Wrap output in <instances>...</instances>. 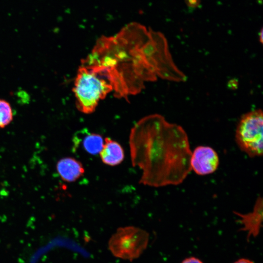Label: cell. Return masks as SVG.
<instances>
[{
    "instance_id": "1",
    "label": "cell",
    "mask_w": 263,
    "mask_h": 263,
    "mask_svg": "<svg viewBox=\"0 0 263 263\" xmlns=\"http://www.w3.org/2000/svg\"><path fill=\"white\" fill-rule=\"evenodd\" d=\"M81 65L105 77L115 96L126 99L140 92L145 81L187 78L173 61L164 35L137 23L99 38Z\"/></svg>"
},
{
    "instance_id": "2",
    "label": "cell",
    "mask_w": 263,
    "mask_h": 263,
    "mask_svg": "<svg viewBox=\"0 0 263 263\" xmlns=\"http://www.w3.org/2000/svg\"><path fill=\"white\" fill-rule=\"evenodd\" d=\"M132 164L142 171L140 183L151 187L177 185L191 170L187 133L159 114L138 122L130 138Z\"/></svg>"
},
{
    "instance_id": "3",
    "label": "cell",
    "mask_w": 263,
    "mask_h": 263,
    "mask_svg": "<svg viewBox=\"0 0 263 263\" xmlns=\"http://www.w3.org/2000/svg\"><path fill=\"white\" fill-rule=\"evenodd\" d=\"M73 91L77 109L83 113H90L113 89L105 77L81 65Z\"/></svg>"
},
{
    "instance_id": "4",
    "label": "cell",
    "mask_w": 263,
    "mask_h": 263,
    "mask_svg": "<svg viewBox=\"0 0 263 263\" xmlns=\"http://www.w3.org/2000/svg\"><path fill=\"white\" fill-rule=\"evenodd\" d=\"M263 115L261 110L250 111L240 118L235 132L239 148L251 157L263 152Z\"/></svg>"
},
{
    "instance_id": "5",
    "label": "cell",
    "mask_w": 263,
    "mask_h": 263,
    "mask_svg": "<svg viewBox=\"0 0 263 263\" xmlns=\"http://www.w3.org/2000/svg\"><path fill=\"white\" fill-rule=\"evenodd\" d=\"M149 234L140 228L129 226L119 228L109 241V248L116 257L132 261L146 249Z\"/></svg>"
},
{
    "instance_id": "6",
    "label": "cell",
    "mask_w": 263,
    "mask_h": 263,
    "mask_svg": "<svg viewBox=\"0 0 263 263\" xmlns=\"http://www.w3.org/2000/svg\"><path fill=\"white\" fill-rule=\"evenodd\" d=\"M191 170L199 175H206L214 172L219 165L217 152L209 146L197 147L190 157Z\"/></svg>"
},
{
    "instance_id": "7",
    "label": "cell",
    "mask_w": 263,
    "mask_h": 263,
    "mask_svg": "<svg viewBox=\"0 0 263 263\" xmlns=\"http://www.w3.org/2000/svg\"><path fill=\"white\" fill-rule=\"evenodd\" d=\"M234 213L239 218L243 226L241 230L247 232L248 239L250 236L256 237L259 234L263 219V202L261 196L257 199L252 212L246 214Z\"/></svg>"
},
{
    "instance_id": "8",
    "label": "cell",
    "mask_w": 263,
    "mask_h": 263,
    "mask_svg": "<svg viewBox=\"0 0 263 263\" xmlns=\"http://www.w3.org/2000/svg\"><path fill=\"white\" fill-rule=\"evenodd\" d=\"M56 169L61 179L68 183L76 181L85 172L81 163L70 157H64L59 160L56 163Z\"/></svg>"
},
{
    "instance_id": "9",
    "label": "cell",
    "mask_w": 263,
    "mask_h": 263,
    "mask_svg": "<svg viewBox=\"0 0 263 263\" xmlns=\"http://www.w3.org/2000/svg\"><path fill=\"white\" fill-rule=\"evenodd\" d=\"M74 140L75 147L80 145L85 152L92 155L99 153L104 145L101 135L90 132L86 129L77 132Z\"/></svg>"
},
{
    "instance_id": "10",
    "label": "cell",
    "mask_w": 263,
    "mask_h": 263,
    "mask_svg": "<svg viewBox=\"0 0 263 263\" xmlns=\"http://www.w3.org/2000/svg\"><path fill=\"white\" fill-rule=\"evenodd\" d=\"M102 162L110 166H115L122 163L124 159V151L116 141L106 137L103 148L100 152Z\"/></svg>"
},
{
    "instance_id": "11",
    "label": "cell",
    "mask_w": 263,
    "mask_h": 263,
    "mask_svg": "<svg viewBox=\"0 0 263 263\" xmlns=\"http://www.w3.org/2000/svg\"><path fill=\"white\" fill-rule=\"evenodd\" d=\"M13 113L10 103L0 99V128H4L13 120Z\"/></svg>"
},
{
    "instance_id": "12",
    "label": "cell",
    "mask_w": 263,
    "mask_h": 263,
    "mask_svg": "<svg viewBox=\"0 0 263 263\" xmlns=\"http://www.w3.org/2000/svg\"><path fill=\"white\" fill-rule=\"evenodd\" d=\"M185 1L189 8H196L200 5L201 0H185Z\"/></svg>"
},
{
    "instance_id": "13",
    "label": "cell",
    "mask_w": 263,
    "mask_h": 263,
    "mask_svg": "<svg viewBox=\"0 0 263 263\" xmlns=\"http://www.w3.org/2000/svg\"><path fill=\"white\" fill-rule=\"evenodd\" d=\"M182 263H203L200 260L195 257H190L185 259Z\"/></svg>"
},
{
    "instance_id": "14",
    "label": "cell",
    "mask_w": 263,
    "mask_h": 263,
    "mask_svg": "<svg viewBox=\"0 0 263 263\" xmlns=\"http://www.w3.org/2000/svg\"><path fill=\"white\" fill-rule=\"evenodd\" d=\"M234 263H254L252 261L246 259H240Z\"/></svg>"
},
{
    "instance_id": "15",
    "label": "cell",
    "mask_w": 263,
    "mask_h": 263,
    "mask_svg": "<svg viewBox=\"0 0 263 263\" xmlns=\"http://www.w3.org/2000/svg\"><path fill=\"white\" fill-rule=\"evenodd\" d=\"M259 36H260V38H259V39H260V41L261 42V43H262L263 42V29H262L260 32L259 33Z\"/></svg>"
}]
</instances>
